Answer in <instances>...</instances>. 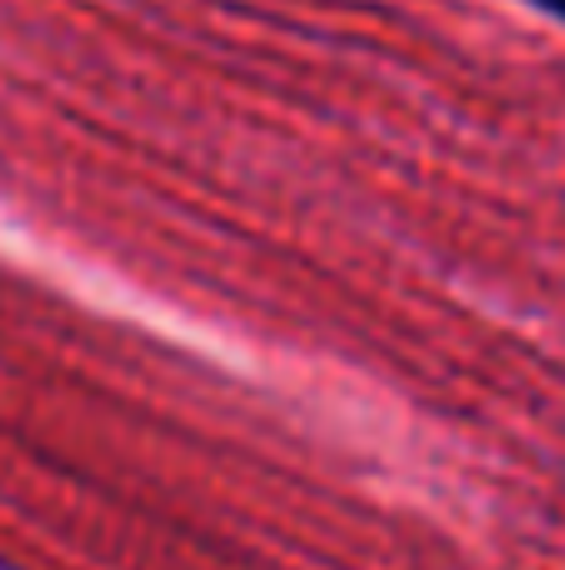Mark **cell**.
<instances>
[{"label": "cell", "instance_id": "obj_1", "mask_svg": "<svg viewBox=\"0 0 565 570\" xmlns=\"http://www.w3.org/2000/svg\"><path fill=\"white\" fill-rule=\"evenodd\" d=\"M536 10H546V16H556V20H565V0H531Z\"/></svg>", "mask_w": 565, "mask_h": 570}]
</instances>
